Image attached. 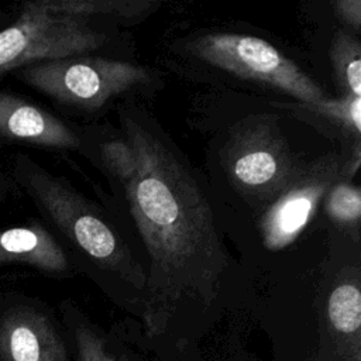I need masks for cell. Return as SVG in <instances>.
Listing matches in <instances>:
<instances>
[{
    "label": "cell",
    "instance_id": "obj_1",
    "mask_svg": "<svg viewBox=\"0 0 361 361\" xmlns=\"http://www.w3.org/2000/svg\"><path fill=\"white\" fill-rule=\"evenodd\" d=\"M120 118L135 155L121 186L149 258L142 324L157 337L185 305L206 309L216 300L230 258L209 200L178 152L137 114Z\"/></svg>",
    "mask_w": 361,
    "mask_h": 361
},
{
    "label": "cell",
    "instance_id": "obj_2",
    "mask_svg": "<svg viewBox=\"0 0 361 361\" xmlns=\"http://www.w3.org/2000/svg\"><path fill=\"white\" fill-rule=\"evenodd\" d=\"M16 176L35 204L76 250L100 271L144 292L147 282L144 267L92 202L25 155L16 157Z\"/></svg>",
    "mask_w": 361,
    "mask_h": 361
},
{
    "label": "cell",
    "instance_id": "obj_3",
    "mask_svg": "<svg viewBox=\"0 0 361 361\" xmlns=\"http://www.w3.org/2000/svg\"><path fill=\"white\" fill-rule=\"evenodd\" d=\"M18 78L61 104L96 110L145 85L149 72L137 63L86 54L21 68Z\"/></svg>",
    "mask_w": 361,
    "mask_h": 361
},
{
    "label": "cell",
    "instance_id": "obj_4",
    "mask_svg": "<svg viewBox=\"0 0 361 361\" xmlns=\"http://www.w3.org/2000/svg\"><path fill=\"white\" fill-rule=\"evenodd\" d=\"M189 48L206 63L286 93L299 103H316L326 97L320 86L293 61L261 38L214 32L197 37Z\"/></svg>",
    "mask_w": 361,
    "mask_h": 361
},
{
    "label": "cell",
    "instance_id": "obj_5",
    "mask_svg": "<svg viewBox=\"0 0 361 361\" xmlns=\"http://www.w3.org/2000/svg\"><path fill=\"white\" fill-rule=\"evenodd\" d=\"M107 41L89 20L51 14L35 1L23 3L16 23L0 31V75L34 63L86 55Z\"/></svg>",
    "mask_w": 361,
    "mask_h": 361
},
{
    "label": "cell",
    "instance_id": "obj_6",
    "mask_svg": "<svg viewBox=\"0 0 361 361\" xmlns=\"http://www.w3.org/2000/svg\"><path fill=\"white\" fill-rule=\"evenodd\" d=\"M227 147V172L233 183L261 203H269L279 193L298 165L274 118L267 116L240 123Z\"/></svg>",
    "mask_w": 361,
    "mask_h": 361
},
{
    "label": "cell",
    "instance_id": "obj_7",
    "mask_svg": "<svg viewBox=\"0 0 361 361\" xmlns=\"http://www.w3.org/2000/svg\"><path fill=\"white\" fill-rule=\"evenodd\" d=\"M343 164L340 154L329 152L296 165L288 182L261 214L258 227L268 250H282L299 237L329 188L340 179Z\"/></svg>",
    "mask_w": 361,
    "mask_h": 361
},
{
    "label": "cell",
    "instance_id": "obj_8",
    "mask_svg": "<svg viewBox=\"0 0 361 361\" xmlns=\"http://www.w3.org/2000/svg\"><path fill=\"white\" fill-rule=\"evenodd\" d=\"M3 361H69L63 340L51 319L30 306H18L0 317Z\"/></svg>",
    "mask_w": 361,
    "mask_h": 361
},
{
    "label": "cell",
    "instance_id": "obj_9",
    "mask_svg": "<svg viewBox=\"0 0 361 361\" xmlns=\"http://www.w3.org/2000/svg\"><path fill=\"white\" fill-rule=\"evenodd\" d=\"M0 135L38 147L75 149L80 140L62 120L42 107L0 90Z\"/></svg>",
    "mask_w": 361,
    "mask_h": 361
},
{
    "label": "cell",
    "instance_id": "obj_10",
    "mask_svg": "<svg viewBox=\"0 0 361 361\" xmlns=\"http://www.w3.org/2000/svg\"><path fill=\"white\" fill-rule=\"evenodd\" d=\"M327 330L340 358L361 361V289L358 271L341 275L326 298Z\"/></svg>",
    "mask_w": 361,
    "mask_h": 361
},
{
    "label": "cell",
    "instance_id": "obj_11",
    "mask_svg": "<svg viewBox=\"0 0 361 361\" xmlns=\"http://www.w3.org/2000/svg\"><path fill=\"white\" fill-rule=\"evenodd\" d=\"M0 264H24L48 274H68L69 258L39 224L0 230Z\"/></svg>",
    "mask_w": 361,
    "mask_h": 361
},
{
    "label": "cell",
    "instance_id": "obj_12",
    "mask_svg": "<svg viewBox=\"0 0 361 361\" xmlns=\"http://www.w3.org/2000/svg\"><path fill=\"white\" fill-rule=\"evenodd\" d=\"M35 3L51 14L83 20L92 17L138 20L159 7V3L151 0H35Z\"/></svg>",
    "mask_w": 361,
    "mask_h": 361
},
{
    "label": "cell",
    "instance_id": "obj_13",
    "mask_svg": "<svg viewBox=\"0 0 361 361\" xmlns=\"http://www.w3.org/2000/svg\"><path fill=\"white\" fill-rule=\"evenodd\" d=\"M295 109L331 124L353 142H361V97L351 94L338 99L324 97L316 103H298Z\"/></svg>",
    "mask_w": 361,
    "mask_h": 361
},
{
    "label": "cell",
    "instance_id": "obj_14",
    "mask_svg": "<svg viewBox=\"0 0 361 361\" xmlns=\"http://www.w3.org/2000/svg\"><path fill=\"white\" fill-rule=\"evenodd\" d=\"M330 56L334 78L343 89V93L361 97L360 41L345 31H338L333 39Z\"/></svg>",
    "mask_w": 361,
    "mask_h": 361
},
{
    "label": "cell",
    "instance_id": "obj_15",
    "mask_svg": "<svg viewBox=\"0 0 361 361\" xmlns=\"http://www.w3.org/2000/svg\"><path fill=\"white\" fill-rule=\"evenodd\" d=\"M324 209L330 220L343 227H358L361 217V190L350 180L337 179L324 195Z\"/></svg>",
    "mask_w": 361,
    "mask_h": 361
},
{
    "label": "cell",
    "instance_id": "obj_16",
    "mask_svg": "<svg viewBox=\"0 0 361 361\" xmlns=\"http://www.w3.org/2000/svg\"><path fill=\"white\" fill-rule=\"evenodd\" d=\"M78 361H117V357L107 348L102 333L86 322H78L73 327Z\"/></svg>",
    "mask_w": 361,
    "mask_h": 361
},
{
    "label": "cell",
    "instance_id": "obj_17",
    "mask_svg": "<svg viewBox=\"0 0 361 361\" xmlns=\"http://www.w3.org/2000/svg\"><path fill=\"white\" fill-rule=\"evenodd\" d=\"M102 157L116 180L123 183L135 168V155L130 142L121 137L102 144Z\"/></svg>",
    "mask_w": 361,
    "mask_h": 361
},
{
    "label": "cell",
    "instance_id": "obj_18",
    "mask_svg": "<svg viewBox=\"0 0 361 361\" xmlns=\"http://www.w3.org/2000/svg\"><path fill=\"white\" fill-rule=\"evenodd\" d=\"M337 17L358 31L361 28V1L360 0H338L333 3Z\"/></svg>",
    "mask_w": 361,
    "mask_h": 361
},
{
    "label": "cell",
    "instance_id": "obj_19",
    "mask_svg": "<svg viewBox=\"0 0 361 361\" xmlns=\"http://www.w3.org/2000/svg\"><path fill=\"white\" fill-rule=\"evenodd\" d=\"M338 361H357V360H351V358H340V357H338Z\"/></svg>",
    "mask_w": 361,
    "mask_h": 361
}]
</instances>
